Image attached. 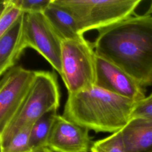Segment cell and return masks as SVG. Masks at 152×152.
I'll list each match as a JSON object with an SVG mask.
<instances>
[{
  "instance_id": "cell-6",
  "label": "cell",
  "mask_w": 152,
  "mask_h": 152,
  "mask_svg": "<svg viewBox=\"0 0 152 152\" xmlns=\"http://www.w3.org/2000/svg\"><path fill=\"white\" fill-rule=\"evenodd\" d=\"M1 77L0 81V131L15 116L34 83L36 71L15 66Z\"/></svg>"
},
{
  "instance_id": "cell-2",
  "label": "cell",
  "mask_w": 152,
  "mask_h": 152,
  "mask_svg": "<svg viewBox=\"0 0 152 152\" xmlns=\"http://www.w3.org/2000/svg\"><path fill=\"white\" fill-rule=\"evenodd\" d=\"M137 103L94 86L68 94L62 116L89 130L112 134L127 125Z\"/></svg>"
},
{
  "instance_id": "cell-12",
  "label": "cell",
  "mask_w": 152,
  "mask_h": 152,
  "mask_svg": "<svg viewBox=\"0 0 152 152\" xmlns=\"http://www.w3.org/2000/svg\"><path fill=\"white\" fill-rule=\"evenodd\" d=\"M43 14L62 41L84 36L73 16L55 0H52Z\"/></svg>"
},
{
  "instance_id": "cell-13",
  "label": "cell",
  "mask_w": 152,
  "mask_h": 152,
  "mask_svg": "<svg viewBox=\"0 0 152 152\" xmlns=\"http://www.w3.org/2000/svg\"><path fill=\"white\" fill-rule=\"evenodd\" d=\"M58 110L47 112L40 117L31 126L29 142L33 151L48 147V140L57 116Z\"/></svg>"
},
{
  "instance_id": "cell-17",
  "label": "cell",
  "mask_w": 152,
  "mask_h": 152,
  "mask_svg": "<svg viewBox=\"0 0 152 152\" xmlns=\"http://www.w3.org/2000/svg\"><path fill=\"white\" fill-rule=\"evenodd\" d=\"M15 4L26 14L43 13L52 0H14Z\"/></svg>"
},
{
  "instance_id": "cell-7",
  "label": "cell",
  "mask_w": 152,
  "mask_h": 152,
  "mask_svg": "<svg viewBox=\"0 0 152 152\" xmlns=\"http://www.w3.org/2000/svg\"><path fill=\"white\" fill-rule=\"evenodd\" d=\"M26 14V13H25ZM62 40L53 29L43 13L26 14L24 43L41 55L61 74Z\"/></svg>"
},
{
  "instance_id": "cell-11",
  "label": "cell",
  "mask_w": 152,
  "mask_h": 152,
  "mask_svg": "<svg viewBox=\"0 0 152 152\" xmlns=\"http://www.w3.org/2000/svg\"><path fill=\"white\" fill-rule=\"evenodd\" d=\"M121 134L126 152H152V118L131 119Z\"/></svg>"
},
{
  "instance_id": "cell-1",
  "label": "cell",
  "mask_w": 152,
  "mask_h": 152,
  "mask_svg": "<svg viewBox=\"0 0 152 152\" xmlns=\"http://www.w3.org/2000/svg\"><path fill=\"white\" fill-rule=\"evenodd\" d=\"M97 55L116 65L141 86L152 84V16L134 15L98 31Z\"/></svg>"
},
{
  "instance_id": "cell-16",
  "label": "cell",
  "mask_w": 152,
  "mask_h": 152,
  "mask_svg": "<svg viewBox=\"0 0 152 152\" xmlns=\"http://www.w3.org/2000/svg\"><path fill=\"white\" fill-rule=\"evenodd\" d=\"M30 129L26 128L17 134L7 144L1 147V152H33L29 142Z\"/></svg>"
},
{
  "instance_id": "cell-10",
  "label": "cell",
  "mask_w": 152,
  "mask_h": 152,
  "mask_svg": "<svg viewBox=\"0 0 152 152\" xmlns=\"http://www.w3.org/2000/svg\"><path fill=\"white\" fill-rule=\"evenodd\" d=\"M23 12L16 22L0 36V75L15 66L25 49Z\"/></svg>"
},
{
  "instance_id": "cell-8",
  "label": "cell",
  "mask_w": 152,
  "mask_h": 152,
  "mask_svg": "<svg viewBox=\"0 0 152 152\" xmlns=\"http://www.w3.org/2000/svg\"><path fill=\"white\" fill-rule=\"evenodd\" d=\"M95 86L137 102L145 97L143 87L119 67L96 55Z\"/></svg>"
},
{
  "instance_id": "cell-5",
  "label": "cell",
  "mask_w": 152,
  "mask_h": 152,
  "mask_svg": "<svg viewBox=\"0 0 152 152\" xmlns=\"http://www.w3.org/2000/svg\"><path fill=\"white\" fill-rule=\"evenodd\" d=\"M96 58L92 43L84 36L62 41L60 75L68 94L87 90L95 86Z\"/></svg>"
},
{
  "instance_id": "cell-14",
  "label": "cell",
  "mask_w": 152,
  "mask_h": 152,
  "mask_svg": "<svg viewBox=\"0 0 152 152\" xmlns=\"http://www.w3.org/2000/svg\"><path fill=\"white\" fill-rule=\"evenodd\" d=\"M23 13L14 0H4L1 2L0 36L11 27Z\"/></svg>"
},
{
  "instance_id": "cell-15",
  "label": "cell",
  "mask_w": 152,
  "mask_h": 152,
  "mask_svg": "<svg viewBox=\"0 0 152 152\" xmlns=\"http://www.w3.org/2000/svg\"><path fill=\"white\" fill-rule=\"evenodd\" d=\"M91 152H126L121 130L93 142Z\"/></svg>"
},
{
  "instance_id": "cell-3",
  "label": "cell",
  "mask_w": 152,
  "mask_h": 152,
  "mask_svg": "<svg viewBox=\"0 0 152 152\" xmlns=\"http://www.w3.org/2000/svg\"><path fill=\"white\" fill-rule=\"evenodd\" d=\"M60 90L55 72L36 71L33 86L20 109L0 131V145L5 146L21 131L33 125L48 112L58 110L60 104Z\"/></svg>"
},
{
  "instance_id": "cell-9",
  "label": "cell",
  "mask_w": 152,
  "mask_h": 152,
  "mask_svg": "<svg viewBox=\"0 0 152 152\" xmlns=\"http://www.w3.org/2000/svg\"><path fill=\"white\" fill-rule=\"evenodd\" d=\"M88 132L89 129L58 115L48 147L55 152H89L93 143Z\"/></svg>"
},
{
  "instance_id": "cell-18",
  "label": "cell",
  "mask_w": 152,
  "mask_h": 152,
  "mask_svg": "<svg viewBox=\"0 0 152 152\" xmlns=\"http://www.w3.org/2000/svg\"><path fill=\"white\" fill-rule=\"evenodd\" d=\"M137 118H152V92L137 102L132 112L131 119Z\"/></svg>"
},
{
  "instance_id": "cell-4",
  "label": "cell",
  "mask_w": 152,
  "mask_h": 152,
  "mask_svg": "<svg viewBox=\"0 0 152 152\" xmlns=\"http://www.w3.org/2000/svg\"><path fill=\"white\" fill-rule=\"evenodd\" d=\"M74 18L81 34L135 15L141 0H55Z\"/></svg>"
},
{
  "instance_id": "cell-19",
  "label": "cell",
  "mask_w": 152,
  "mask_h": 152,
  "mask_svg": "<svg viewBox=\"0 0 152 152\" xmlns=\"http://www.w3.org/2000/svg\"><path fill=\"white\" fill-rule=\"evenodd\" d=\"M34 152H55V151H52V150H50L48 147H45V148H41V149L38 150H37L36 151H34Z\"/></svg>"
},
{
  "instance_id": "cell-20",
  "label": "cell",
  "mask_w": 152,
  "mask_h": 152,
  "mask_svg": "<svg viewBox=\"0 0 152 152\" xmlns=\"http://www.w3.org/2000/svg\"><path fill=\"white\" fill-rule=\"evenodd\" d=\"M144 14L147 15H151V14H152V1L151 2V4H150L148 9L147 10V11H146V12Z\"/></svg>"
},
{
  "instance_id": "cell-21",
  "label": "cell",
  "mask_w": 152,
  "mask_h": 152,
  "mask_svg": "<svg viewBox=\"0 0 152 152\" xmlns=\"http://www.w3.org/2000/svg\"><path fill=\"white\" fill-rule=\"evenodd\" d=\"M151 78H152V77H151Z\"/></svg>"
}]
</instances>
